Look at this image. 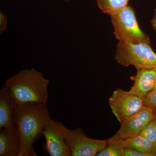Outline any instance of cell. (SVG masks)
<instances>
[{"mask_svg":"<svg viewBox=\"0 0 156 156\" xmlns=\"http://www.w3.org/2000/svg\"><path fill=\"white\" fill-rule=\"evenodd\" d=\"M51 119L47 104L29 103L15 106L14 124L21 140L19 156H36L34 144L43 136Z\"/></svg>","mask_w":156,"mask_h":156,"instance_id":"obj_1","label":"cell"},{"mask_svg":"<svg viewBox=\"0 0 156 156\" xmlns=\"http://www.w3.org/2000/svg\"><path fill=\"white\" fill-rule=\"evenodd\" d=\"M15 106L29 103L47 104L50 81L34 69H24L5 81Z\"/></svg>","mask_w":156,"mask_h":156,"instance_id":"obj_2","label":"cell"},{"mask_svg":"<svg viewBox=\"0 0 156 156\" xmlns=\"http://www.w3.org/2000/svg\"><path fill=\"white\" fill-rule=\"evenodd\" d=\"M150 44L118 41L115 59L123 66H133L136 70L156 69V53Z\"/></svg>","mask_w":156,"mask_h":156,"instance_id":"obj_3","label":"cell"},{"mask_svg":"<svg viewBox=\"0 0 156 156\" xmlns=\"http://www.w3.org/2000/svg\"><path fill=\"white\" fill-rule=\"evenodd\" d=\"M113 34L118 41L150 44L151 39L140 27L134 9L127 6L110 15Z\"/></svg>","mask_w":156,"mask_h":156,"instance_id":"obj_4","label":"cell"},{"mask_svg":"<svg viewBox=\"0 0 156 156\" xmlns=\"http://www.w3.org/2000/svg\"><path fill=\"white\" fill-rule=\"evenodd\" d=\"M57 125L69 147L72 156H94L108 144V140L92 139L88 137L80 128L70 130L61 122Z\"/></svg>","mask_w":156,"mask_h":156,"instance_id":"obj_5","label":"cell"},{"mask_svg":"<svg viewBox=\"0 0 156 156\" xmlns=\"http://www.w3.org/2000/svg\"><path fill=\"white\" fill-rule=\"evenodd\" d=\"M108 103L112 113L121 124L144 106V100L120 88L113 92Z\"/></svg>","mask_w":156,"mask_h":156,"instance_id":"obj_6","label":"cell"},{"mask_svg":"<svg viewBox=\"0 0 156 156\" xmlns=\"http://www.w3.org/2000/svg\"><path fill=\"white\" fill-rule=\"evenodd\" d=\"M154 119L153 109L144 105L139 111L121 123L119 130L110 139H125L139 135L148 123Z\"/></svg>","mask_w":156,"mask_h":156,"instance_id":"obj_7","label":"cell"},{"mask_svg":"<svg viewBox=\"0 0 156 156\" xmlns=\"http://www.w3.org/2000/svg\"><path fill=\"white\" fill-rule=\"evenodd\" d=\"M43 136L45 143L44 149L51 156H72L71 152L57 125V122L51 120L46 126Z\"/></svg>","mask_w":156,"mask_h":156,"instance_id":"obj_8","label":"cell"},{"mask_svg":"<svg viewBox=\"0 0 156 156\" xmlns=\"http://www.w3.org/2000/svg\"><path fill=\"white\" fill-rule=\"evenodd\" d=\"M21 140L17 126L0 129V156H19Z\"/></svg>","mask_w":156,"mask_h":156,"instance_id":"obj_9","label":"cell"},{"mask_svg":"<svg viewBox=\"0 0 156 156\" xmlns=\"http://www.w3.org/2000/svg\"><path fill=\"white\" fill-rule=\"evenodd\" d=\"M156 69H143L137 70L136 74L131 77L134 84L129 92L144 100L154 89Z\"/></svg>","mask_w":156,"mask_h":156,"instance_id":"obj_10","label":"cell"},{"mask_svg":"<svg viewBox=\"0 0 156 156\" xmlns=\"http://www.w3.org/2000/svg\"><path fill=\"white\" fill-rule=\"evenodd\" d=\"M15 108L5 82L0 90V129L14 125Z\"/></svg>","mask_w":156,"mask_h":156,"instance_id":"obj_11","label":"cell"},{"mask_svg":"<svg viewBox=\"0 0 156 156\" xmlns=\"http://www.w3.org/2000/svg\"><path fill=\"white\" fill-rule=\"evenodd\" d=\"M108 140L115 144L121 148L131 149L153 156L151 152L154 143L140 134L127 139L113 140L109 138Z\"/></svg>","mask_w":156,"mask_h":156,"instance_id":"obj_12","label":"cell"},{"mask_svg":"<svg viewBox=\"0 0 156 156\" xmlns=\"http://www.w3.org/2000/svg\"><path fill=\"white\" fill-rule=\"evenodd\" d=\"M102 13L109 16L119 12L128 5L130 0H96Z\"/></svg>","mask_w":156,"mask_h":156,"instance_id":"obj_13","label":"cell"},{"mask_svg":"<svg viewBox=\"0 0 156 156\" xmlns=\"http://www.w3.org/2000/svg\"><path fill=\"white\" fill-rule=\"evenodd\" d=\"M140 135L148 139L153 143L156 139V119L151 121L141 131Z\"/></svg>","mask_w":156,"mask_h":156,"instance_id":"obj_14","label":"cell"},{"mask_svg":"<svg viewBox=\"0 0 156 156\" xmlns=\"http://www.w3.org/2000/svg\"><path fill=\"white\" fill-rule=\"evenodd\" d=\"M108 141L106 147L97 154V156H121V149L113 143Z\"/></svg>","mask_w":156,"mask_h":156,"instance_id":"obj_15","label":"cell"},{"mask_svg":"<svg viewBox=\"0 0 156 156\" xmlns=\"http://www.w3.org/2000/svg\"><path fill=\"white\" fill-rule=\"evenodd\" d=\"M144 105L153 109L156 108V89L152 90L145 98Z\"/></svg>","mask_w":156,"mask_h":156,"instance_id":"obj_16","label":"cell"},{"mask_svg":"<svg viewBox=\"0 0 156 156\" xmlns=\"http://www.w3.org/2000/svg\"><path fill=\"white\" fill-rule=\"evenodd\" d=\"M121 156H152L150 154L144 153L138 151L128 148L121 149Z\"/></svg>","mask_w":156,"mask_h":156,"instance_id":"obj_17","label":"cell"},{"mask_svg":"<svg viewBox=\"0 0 156 156\" xmlns=\"http://www.w3.org/2000/svg\"><path fill=\"white\" fill-rule=\"evenodd\" d=\"M7 25V17L2 11L0 12V32L6 29Z\"/></svg>","mask_w":156,"mask_h":156,"instance_id":"obj_18","label":"cell"},{"mask_svg":"<svg viewBox=\"0 0 156 156\" xmlns=\"http://www.w3.org/2000/svg\"><path fill=\"white\" fill-rule=\"evenodd\" d=\"M151 25L153 29L156 33V9L155 10L153 17L151 20Z\"/></svg>","mask_w":156,"mask_h":156,"instance_id":"obj_19","label":"cell"},{"mask_svg":"<svg viewBox=\"0 0 156 156\" xmlns=\"http://www.w3.org/2000/svg\"><path fill=\"white\" fill-rule=\"evenodd\" d=\"M151 154L153 156H156V139L155 142L154 143V145L153 147L152 150Z\"/></svg>","mask_w":156,"mask_h":156,"instance_id":"obj_20","label":"cell"},{"mask_svg":"<svg viewBox=\"0 0 156 156\" xmlns=\"http://www.w3.org/2000/svg\"><path fill=\"white\" fill-rule=\"evenodd\" d=\"M153 112L154 115V118H155V119H156V108L154 109Z\"/></svg>","mask_w":156,"mask_h":156,"instance_id":"obj_21","label":"cell"},{"mask_svg":"<svg viewBox=\"0 0 156 156\" xmlns=\"http://www.w3.org/2000/svg\"><path fill=\"white\" fill-rule=\"evenodd\" d=\"M156 89V76H155V80L154 85L153 89Z\"/></svg>","mask_w":156,"mask_h":156,"instance_id":"obj_22","label":"cell"},{"mask_svg":"<svg viewBox=\"0 0 156 156\" xmlns=\"http://www.w3.org/2000/svg\"><path fill=\"white\" fill-rule=\"evenodd\" d=\"M65 1H66V2H68V1H70V0H64Z\"/></svg>","mask_w":156,"mask_h":156,"instance_id":"obj_23","label":"cell"}]
</instances>
